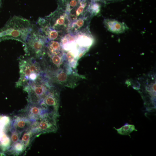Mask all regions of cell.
I'll use <instances>...</instances> for the list:
<instances>
[{"instance_id": "ba28073f", "label": "cell", "mask_w": 156, "mask_h": 156, "mask_svg": "<svg viewBox=\"0 0 156 156\" xmlns=\"http://www.w3.org/2000/svg\"><path fill=\"white\" fill-rule=\"evenodd\" d=\"M92 17L89 15H86L72 22L68 29L67 33L76 35L90 29L89 24Z\"/></svg>"}, {"instance_id": "2e32d148", "label": "cell", "mask_w": 156, "mask_h": 156, "mask_svg": "<svg viewBox=\"0 0 156 156\" xmlns=\"http://www.w3.org/2000/svg\"><path fill=\"white\" fill-rule=\"evenodd\" d=\"M114 128L117 131L119 134L124 135H130V134L133 131H137L134 125L129 124L127 123L120 128Z\"/></svg>"}, {"instance_id": "7c38bea8", "label": "cell", "mask_w": 156, "mask_h": 156, "mask_svg": "<svg viewBox=\"0 0 156 156\" xmlns=\"http://www.w3.org/2000/svg\"><path fill=\"white\" fill-rule=\"evenodd\" d=\"M91 0H81L78 5L68 15L71 22L84 16Z\"/></svg>"}, {"instance_id": "4fadbf2b", "label": "cell", "mask_w": 156, "mask_h": 156, "mask_svg": "<svg viewBox=\"0 0 156 156\" xmlns=\"http://www.w3.org/2000/svg\"><path fill=\"white\" fill-rule=\"evenodd\" d=\"M12 144L10 130L0 129V154L5 155Z\"/></svg>"}, {"instance_id": "30bf717a", "label": "cell", "mask_w": 156, "mask_h": 156, "mask_svg": "<svg viewBox=\"0 0 156 156\" xmlns=\"http://www.w3.org/2000/svg\"><path fill=\"white\" fill-rule=\"evenodd\" d=\"M76 42L79 49H89L94 42V38L90 29L75 35Z\"/></svg>"}, {"instance_id": "e0dca14e", "label": "cell", "mask_w": 156, "mask_h": 156, "mask_svg": "<svg viewBox=\"0 0 156 156\" xmlns=\"http://www.w3.org/2000/svg\"><path fill=\"white\" fill-rule=\"evenodd\" d=\"M101 9V5L99 3L91 1L88 5V11L93 17L99 14Z\"/></svg>"}, {"instance_id": "ffe728a7", "label": "cell", "mask_w": 156, "mask_h": 156, "mask_svg": "<svg viewBox=\"0 0 156 156\" xmlns=\"http://www.w3.org/2000/svg\"><path fill=\"white\" fill-rule=\"evenodd\" d=\"M1 0H0V7L1 5Z\"/></svg>"}, {"instance_id": "d6986e66", "label": "cell", "mask_w": 156, "mask_h": 156, "mask_svg": "<svg viewBox=\"0 0 156 156\" xmlns=\"http://www.w3.org/2000/svg\"><path fill=\"white\" fill-rule=\"evenodd\" d=\"M109 1H122L123 0H107Z\"/></svg>"}, {"instance_id": "5b68a950", "label": "cell", "mask_w": 156, "mask_h": 156, "mask_svg": "<svg viewBox=\"0 0 156 156\" xmlns=\"http://www.w3.org/2000/svg\"><path fill=\"white\" fill-rule=\"evenodd\" d=\"M58 116L49 114L33 122L30 128L38 136L42 134L55 132L58 129Z\"/></svg>"}, {"instance_id": "6da1fadb", "label": "cell", "mask_w": 156, "mask_h": 156, "mask_svg": "<svg viewBox=\"0 0 156 156\" xmlns=\"http://www.w3.org/2000/svg\"><path fill=\"white\" fill-rule=\"evenodd\" d=\"M34 24L20 16H14L0 29V41L15 40L25 43L32 30Z\"/></svg>"}, {"instance_id": "9a60e30c", "label": "cell", "mask_w": 156, "mask_h": 156, "mask_svg": "<svg viewBox=\"0 0 156 156\" xmlns=\"http://www.w3.org/2000/svg\"><path fill=\"white\" fill-rule=\"evenodd\" d=\"M26 150L24 145L19 140L12 144L6 153L17 155L23 153Z\"/></svg>"}, {"instance_id": "277c9868", "label": "cell", "mask_w": 156, "mask_h": 156, "mask_svg": "<svg viewBox=\"0 0 156 156\" xmlns=\"http://www.w3.org/2000/svg\"><path fill=\"white\" fill-rule=\"evenodd\" d=\"M53 85L46 75L36 81L23 87L28 94V102L40 105Z\"/></svg>"}, {"instance_id": "8992f818", "label": "cell", "mask_w": 156, "mask_h": 156, "mask_svg": "<svg viewBox=\"0 0 156 156\" xmlns=\"http://www.w3.org/2000/svg\"><path fill=\"white\" fill-rule=\"evenodd\" d=\"M45 18L51 28L58 31L67 32L71 22L68 15L62 7L58 6L55 10Z\"/></svg>"}, {"instance_id": "52a82bcc", "label": "cell", "mask_w": 156, "mask_h": 156, "mask_svg": "<svg viewBox=\"0 0 156 156\" xmlns=\"http://www.w3.org/2000/svg\"><path fill=\"white\" fill-rule=\"evenodd\" d=\"M19 114L33 121L47 115H54L47 112L39 105L28 102L26 107Z\"/></svg>"}, {"instance_id": "7a4b0ae2", "label": "cell", "mask_w": 156, "mask_h": 156, "mask_svg": "<svg viewBox=\"0 0 156 156\" xmlns=\"http://www.w3.org/2000/svg\"><path fill=\"white\" fill-rule=\"evenodd\" d=\"M20 77L16 87L23 88L40 79L45 75L37 59L32 56L19 59Z\"/></svg>"}, {"instance_id": "3957f363", "label": "cell", "mask_w": 156, "mask_h": 156, "mask_svg": "<svg viewBox=\"0 0 156 156\" xmlns=\"http://www.w3.org/2000/svg\"><path fill=\"white\" fill-rule=\"evenodd\" d=\"M49 41L37 25L34 24L32 30L24 44L26 54L37 60H42L45 54L46 44Z\"/></svg>"}, {"instance_id": "5bb4252c", "label": "cell", "mask_w": 156, "mask_h": 156, "mask_svg": "<svg viewBox=\"0 0 156 156\" xmlns=\"http://www.w3.org/2000/svg\"><path fill=\"white\" fill-rule=\"evenodd\" d=\"M38 136L30 128L21 133L19 140L23 144L27 150L29 148L34 139Z\"/></svg>"}, {"instance_id": "9c48e42d", "label": "cell", "mask_w": 156, "mask_h": 156, "mask_svg": "<svg viewBox=\"0 0 156 156\" xmlns=\"http://www.w3.org/2000/svg\"><path fill=\"white\" fill-rule=\"evenodd\" d=\"M34 121L18 114L12 120L11 129L21 133L29 128Z\"/></svg>"}, {"instance_id": "ac0fdd59", "label": "cell", "mask_w": 156, "mask_h": 156, "mask_svg": "<svg viewBox=\"0 0 156 156\" xmlns=\"http://www.w3.org/2000/svg\"><path fill=\"white\" fill-rule=\"evenodd\" d=\"M10 138L12 144H14L19 140L21 133L16 131L10 129Z\"/></svg>"}, {"instance_id": "8fae6325", "label": "cell", "mask_w": 156, "mask_h": 156, "mask_svg": "<svg viewBox=\"0 0 156 156\" xmlns=\"http://www.w3.org/2000/svg\"><path fill=\"white\" fill-rule=\"evenodd\" d=\"M103 23L108 30L114 33H122L129 29L128 27L124 23L114 19H105Z\"/></svg>"}]
</instances>
